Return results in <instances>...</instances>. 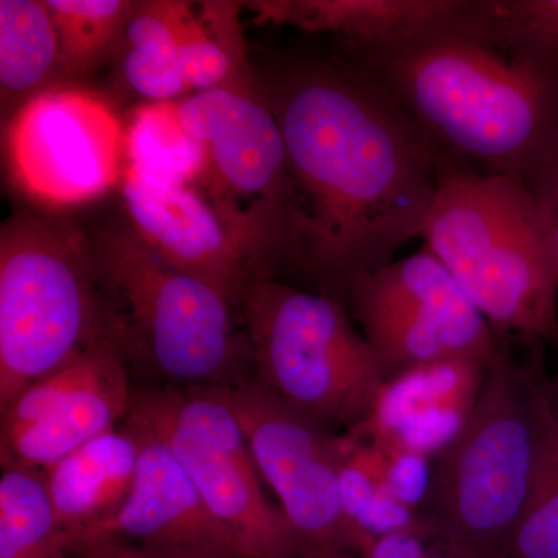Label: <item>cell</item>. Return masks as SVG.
Instances as JSON below:
<instances>
[{
    "label": "cell",
    "instance_id": "30",
    "mask_svg": "<svg viewBox=\"0 0 558 558\" xmlns=\"http://www.w3.org/2000/svg\"><path fill=\"white\" fill-rule=\"evenodd\" d=\"M354 558H464L424 532H398L374 539Z\"/></svg>",
    "mask_w": 558,
    "mask_h": 558
},
{
    "label": "cell",
    "instance_id": "13",
    "mask_svg": "<svg viewBox=\"0 0 558 558\" xmlns=\"http://www.w3.org/2000/svg\"><path fill=\"white\" fill-rule=\"evenodd\" d=\"M126 352L117 339L92 344L2 409L0 459L46 472L130 413Z\"/></svg>",
    "mask_w": 558,
    "mask_h": 558
},
{
    "label": "cell",
    "instance_id": "10",
    "mask_svg": "<svg viewBox=\"0 0 558 558\" xmlns=\"http://www.w3.org/2000/svg\"><path fill=\"white\" fill-rule=\"evenodd\" d=\"M344 295L387 381L449 360L488 363L501 344L447 267L425 247L360 275Z\"/></svg>",
    "mask_w": 558,
    "mask_h": 558
},
{
    "label": "cell",
    "instance_id": "20",
    "mask_svg": "<svg viewBox=\"0 0 558 558\" xmlns=\"http://www.w3.org/2000/svg\"><path fill=\"white\" fill-rule=\"evenodd\" d=\"M0 558H69V535L39 470L2 462Z\"/></svg>",
    "mask_w": 558,
    "mask_h": 558
},
{
    "label": "cell",
    "instance_id": "15",
    "mask_svg": "<svg viewBox=\"0 0 558 558\" xmlns=\"http://www.w3.org/2000/svg\"><path fill=\"white\" fill-rule=\"evenodd\" d=\"M128 425L138 433L142 442L130 497L112 519L70 543L110 537L150 548L236 550L248 556L211 515L174 451L153 433Z\"/></svg>",
    "mask_w": 558,
    "mask_h": 558
},
{
    "label": "cell",
    "instance_id": "24",
    "mask_svg": "<svg viewBox=\"0 0 558 558\" xmlns=\"http://www.w3.org/2000/svg\"><path fill=\"white\" fill-rule=\"evenodd\" d=\"M128 84L153 102L172 101L191 90L178 49L131 47L123 62Z\"/></svg>",
    "mask_w": 558,
    "mask_h": 558
},
{
    "label": "cell",
    "instance_id": "29",
    "mask_svg": "<svg viewBox=\"0 0 558 558\" xmlns=\"http://www.w3.org/2000/svg\"><path fill=\"white\" fill-rule=\"evenodd\" d=\"M388 461V486L400 502L416 512L424 501L432 475V458L407 450H384Z\"/></svg>",
    "mask_w": 558,
    "mask_h": 558
},
{
    "label": "cell",
    "instance_id": "31",
    "mask_svg": "<svg viewBox=\"0 0 558 558\" xmlns=\"http://www.w3.org/2000/svg\"><path fill=\"white\" fill-rule=\"evenodd\" d=\"M531 189L538 194L539 199H542L546 209H548L558 248V160L554 161L548 170L535 179Z\"/></svg>",
    "mask_w": 558,
    "mask_h": 558
},
{
    "label": "cell",
    "instance_id": "3",
    "mask_svg": "<svg viewBox=\"0 0 558 558\" xmlns=\"http://www.w3.org/2000/svg\"><path fill=\"white\" fill-rule=\"evenodd\" d=\"M556 385L499 344L478 398L432 459L417 529L464 558H505L537 469L543 421Z\"/></svg>",
    "mask_w": 558,
    "mask_h": 558
},
{
    "label": "cell",
    "instance_id": "23",
    "mask_svg": "<svg viewBox=\"0 0 558 558\" xmlns=\"http://www.w3.org/2000/svg\"><path fill=\"white\" fill-rule=\"evenodd\" d=\"M46 5L60 38V70L65 76L94 69L134 10L121 0H49Z\"/></svg>",
    "mask_w": 558,
    "mask_h": 558
},
{
    "label": "cell",
    "instance_id": "9",
    "mask_svg": "<svg viewBox=\"0 0 558 558\" xmlns=\"http://www.w3.org/2000/svg\"><path fill=\"white\" fill-rule=\"evenodd\" d=\"M240 418L260 478L281 512L303 558H354L371 538L344 509L340 465L351 436H337L314 418L275 398L258 381L215 388Z\"/></svg>",
    "mask_w": 558,
    "mask_h": 558
},
{
    "label": "cell",
    "instance_id": "21",
    "mask_svg": "<svg viewBox=\"0 0 558 558\" xmlns=\"http://www.w3.org/2000/svg\"><path fill=\"white\" fill-rule=\"evenodd\" d=\"M60 69V38L46 2H0V84L3 97L35 90Z\"/></svg>",
    "mask_w": 558,
    "mask_h": 558
},
{
    "label": "cell",
    "instance_id": "12",
    "mask_svg": "<svg viewBox=\"0 0 558 558\" xmlns=\"http://www.w3.org/2000/svg\"><path fill=\"white\" fill-rule=\"evenodd\" d=\"M123 199L134 233L165 263L218 290L231 304L244 301L260 264L278 252L263 231L209 191L143 178L128 168Z\"/></svg>",
    "mask_w": 558,
    "mask_h": 558
},
{
    "label": "cell",
    "instance_id": "11",
    "mask_svg": "<svg viewBox=\"0 0 558 558\" xmlns=\"http://www.w3.org/2000/svg\"><path fill=\"white\" fill-rule=\"evenodd\" d=\"M121 121L92 92H40L11 121L7 148L14 179L33 199L72 207L108 193L126 157Z\"/></svg>",
    "mask_w": 558,
    "mask_h": 558
},
{
    "label": "cell",
    "instance_id": "17",
    "mask_svg": "<svg viewBox=\"0 0 558 558\" xmlns=\"http://www.w3.org/2000/svg\"><path fill=\"white\" fill-rule=\"evenodd\" d=\"M140 449L138 433L121 422L43 472L69 543L119 512L134 486Z\"/></svg>",
    "mask_w": 558,
    "mask_h": 558
},
{
    "label": "cell",
    "instance_id": "6",
    "mask_svg": "<svg viewBox=\"0 0 558 558\" xmlns=\"http://www.w3.org/2000/svg\"><path fill=\"white\" fill-rule=\"evenodd\" d=\"M98 279L78 234L38 218L3 226L0 409L92 344L117 339L112 318L101 315Z\"/></svg>",
    "mask_w": 558,
    "mask_h": 558
},
{
    "label": "cell",
    "instance_id": "27",
    "mask_svg": "<svg viewBox=\"0 0 558 558\" xmlns=\"http://www.w3.org/2000/svg\"><path fill=\"white\" fill-rule=\"evenodd\" d=\"M495 7L513 31L558 61V0H506Z\"/></svg>",
    "mask_w": 558,
    "mask_h": 558
},
{
    "label": "cell",
    "instance_id": "7",
    "mask_svg": "<svg viewBox=\"0 0 558 558\" xmlns=\"http://www.w3.org/2000/svg\"><path fill=\"white\" fill-rule=\"evenodd\" d=\"M101 279L123 304L113 323L124 352L134 349L179 388H229L247 363V336L231 303L202 281L165 263L132 231H109L94 252Z\"/></svg>",
    "mask_w": 558,
    "mask_h": 558
},
{
    "label": "cell",
    "instance_id": "16",
    "mask_svg": "<svg viewBox=\"0 0 558 558\" xmlns=\"http://www.w3.org/2000/svg\"><path fill=\"white\" fill-rule=\"evenodd\" d=\"M488 363L449 360L389 380L373 417L354 436L381 450L435 458L464 425Z\"/></svg>",
    "mask_w": 558,
    "mask_h": 558
},
{
    "label": "cell",
    "instance_id": "22",
    "mask_svg": "<svg viewBox=\"0 0 558 558\" xmlns=\"http://www.w3.org/2000/svg\"><path fill=\"white\" fill-rule=\"evenodd\" d=\"M557 392L546 407L534 483L505 558H558Z\"/></svg>",
    "mask_w": 558,
    "mask_h": 558
},
{
    "label": "cell",
    "instance_id": "4",
    "mask_svg": "<svg viewBox=\"0 0 558 558\" xmlns=\"http://www.w3.org/2000/svg\"><path fill=\"white\" fill-rule=\"evenodd\" d=\"M421 238L498 337L558 340L556 234L526 182L447 167Z\"/></svg>",
    "mask_w": 558,
    "mask_h": 558
},
{
    "label": "cell",
    "instance_id": "28",
    "mask_svg": "<svg viewBox=\"0 0 558 558\" xmlns=\"http://www.w3.org/2000/svg\"><path fill=\"white\" fill-rule=\"evenodd\" d=\"M69 558H252L236 550L204 548H150L119 538L75 539L69 545Z\"/></svg>",
    "mask_w": 558,
    "mask_h": 558
},
{
    "label": "cell",
    "instance_id": "19",
    "mask_svg": "<svg viewBox=\"0 0 558 558\" xmlns=\"http://www.w3.org/2000/svg\"><path fill=\"white\" fill-rule=\"evenodd\" d=\"M128 168L143 178L172 185H193L207 174L208 150L191 134L179 101L140 106L124 134Z\"/></svg>",
    "mask_w": 558,
    "mask_h": 558
},
{
    "label": "cell",
    "instance_id": "26",
    "mask_svg": "<svg viewBox=\"0 0 558 558\" xmlns=\"http://www.w3.org/2000/svg\"><path fill=\"white\" fill-rule=\"evenodd\" d=\"M189 3L156 2L145 7L126 24L132 47H168L178 49L194 21Z\"/></svg>",
    "mask_w": 558,
    "mask_h": 558
},
{
    "label": "cell",
    "instance_id": "18",
    "mask_svg": "<svg viewBox=\"0 0 558 558\" xmlns=\"http://www.w3.org/2000/svg\"><path fill=\"white\" fill-rule=\"evenodd\" d=\"M465 0H293L256 3L260 17L344 36L354 47L413 38L457 16Z\"/></svg>",
    "mask_w": 558,
    "mask_h": 558
},
{
    "label": "cell",
    "instance_id": "5",
    "mask_svg": "<svg viewBox=\"0 0 558 558\" xmlns=\"http://www.w3.org/2000/svg\"><path fill=\"white\" fill-rule=\"evenodd\" d=\"M242 304L255 381L318 424L357 435L388 381L347 307L267 275Z\"/></svg>",
    "mask_w": 558,
    "mask_h": 558
},
{
    "label": "cell",
    "instance_id": "14",
    "mask_svg": "<svg viewBox=\"0 0 558 558\" xmlns=\"http://www.w3.org/2000/svg\"><path fill=\"white\" fill-rule=\"evenodd\" d=\"M179 109L208 150L209 191L288 252L284 140L269 101L220 86L183 98Z\"/></svg>",
    "mask_w": 558,
    "mask_h": 558
},
{
    "label": "cell",
    "instance_id": "8",
    "mask_svg": "<svg viewBox=\"0 0 558 558\" xmlns=\"http://www.w3.org/2000/svg\"><path fill=\"white\" fill-rule=\"evenodd\" d=\"M124 422L163 440L211 515L253 558H303L281 509L267 501L240 418L215 388L134 389Z\"/></svg>",
    "mask_w": 558,
    "mask_h": 558
},
{
    "label": "cell",
    "instance_id": "2",
    "mask_svg": "<svg viewBox=\"0 0 558 558\" xmlns=\"http://www.w3.org/2000/svg\"><path fill=\"white\" fill-rule=\"evenodd\" d=\"M354 49L450 167L531 186L558 160V61L513 31L495 2H465L413 38Z\"/></svg>",
    "mask_w": 558,
    "mask_h": 558
},
{
    "label": "cell",
    "instance_id": "1",
    "mask_svg": "<svg viewBox=\"0 0 558 558\" xmlns=\"http://www.w3.org/2000/svg\"><path fill=\"white\" fill-rule=\"evenodd\" d=\"M267 101L284 140L288 252L347 292L421 238L449 165L359 64L299 65Z\"/></svg>",
    "mask_w": 558,
    "mask_h": 558
},
{
    "label": "cell",
    "instance_id": "25",
    "mask_svg": "<svg viewBox=\"0 0 558 558\" xmlns=\"http://www.w3.org/2000/svg\"><path fill=\"white\" fill-rule=\"evenodd\" d=\"M178 53L191 89L208 90L222 86L229 76L231 58L222 43L208 31L205 22L194 17Z\"/></svg>",
    "mask_w": 558,
    "mask_h": 558
}]
</instances>
